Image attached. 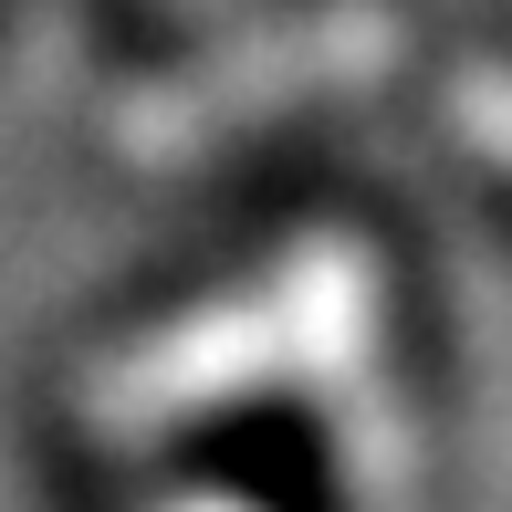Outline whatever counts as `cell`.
Listing matches in <instances>:
<instances>
[{
	"instance_id": "obj_4",
	"label": "cell",
	"mask_w": 512,
	"mask_h": 512,
	"mask_svg": "<svg viewBox=\"0 0 512 512\" xmlns=\"http://www.w3.org/2000/svg\"><path fill=\"white\" fill-rule=\"evenodd\" d=\"M450 126L471 136L492 168H512V74H502V63H471V74L450 84Z\"/></svg>"
},
{
	"instance_id": "obj_5",
	"label": "cell",
	"mask_w": 512,
	"mask_h": 512,
	"mask_svg": "<svg viewBox=\"0 0 512 512\" xmlns=\"http://www.w3.org/2000/svg\"><path fill=\"white\" fill-rule=\"evenodd\" d=\"M157 512H251V502H230V492H189V502H157Z\"/></svg>"
},
{
	"instance_id": "obj_2",
	"label": "cell",
	"mask_w": 512,
	"mask_h": 512,
	"mask_svg": "<svg viewBox=\"0 0 512 512\" xmlns=\"http://www.w3.org/2000/svg\"><path fill=\"white\" fill-rule=\"evenodd\" d=\"M262 283H272V304L293 324V387L324 408L345 471L366 492H398L408 439H398V408H387V304H377L366 241L356 230H304Z\"/></svg>"
},
{
	"instance_id": "obj_3",
	"label": "cell",
	"mask_w": 512,
	"mask_h": 512,
	"mask_svg": "<svg viewBox=\"0 0 512 512\" xmlns=\"http://www.w3.org/2000/svg\"><path fill=\"white\" fill-rule=\"evenodd\" d=\"M293 387V324L272 304V283H241L220 304H189L178 324L136 335L126 356H105L84 377V429L105 450H157V439L199 429V418Z\"/></svg>"
},
{
	"instance_id": "obj_1",
	"label": "cell",
	"mask_w": 512,
	"mask_h": 512,
	"mask_svg": "<svg viewBox=\"0 0 512 512\" xmlns=\"http://www.w3.org/2000/svg\"><path fill=\"white\" fill-rule=\"evenodd\" d=\"M398 63V11L387 0H324V11L262 21V32L220 42V53L157 74L147 95H126L115 115V147L147 157V168H178L199 147H230V136L272 126V115H304L324 95H356Z\"/></svg>"
}]
</instances>
